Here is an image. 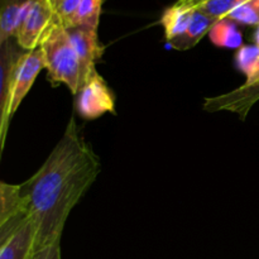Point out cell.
Segmentation results:
<instances>
[{"label": "cell", "mask_w": 259, "mask_h": 259, "mask_svg": "<svg viewBox=\"0 0 259 259\" xmlns=\"http://www.w3.org/2000/svg\"><path fill=\"white\" fill-rule=\"evenodd\" d=\"M29 259H61V240L37 248Z\"/></svg>", "instance_id": "20"}, {"label": "cell", "mask_w": 259, "mask_h": 259, "mask_svg": "<svg viewBox=\"0 0 259 259\" xmlns=\"http://www.w3.org/2000/svg\"><path fill=\"white\" fill-rule=\"evenodd\" d=\"M24 211L20 185L2 182L0 184V225Z\"/></svg>", "instance_id": "14"}, {"label": "cell", "mask_w": 259, "mask_h": 259, "mask_svg": "<svg viewBox=\"0 0 259 259\" xmlns=\"http://www.w3.org/2000/svg\"><path fill=\"white\" fill-rule=\"evenodd\" d=\"M227 18L238 24L259 25V0H248L233 10Z\"/></svg>", "instance_id": "18"}, {"label": "cell", "mask_w": 259, "mask_h": 259, "mask_svg": "<svg viewBox=\"0 0 259 259\" xmlns=\"http://www.w3.org/2000/svg\"><path fill=\"white\" fill-rule=\"evenodd\" d=\"M254 40H255V45L259 46V25L257 27V30H255V34H254Z\"/></svg>", "instance_id": "22"}, {"label": "cell", "mask_w": 259, "mask_h": 259, "mask_svg": "<svg viewBox=\"0 0 259 259\" xmlns=\"http://www.w3.org/2000/svg\"><path fill=\"white\" fill-rule=\"evenodd\" d=\"M48 78L52 83H65L72 94L81 89V65L67 29L55 18L39 43Z\"/></svg>", "instance_id": "2"}, {"label": "cell", "mask_w": 259, "mask_h": 259, "mask_svg": "<svg viewBox=\"0 0 259 259\" xmlns=\"http://www.w3.org/2000/svg\"><path fill=\"white\" fill-rule=\"evenodd\" d=\"M45 68V57H43V52L39 47L24 53L18 65L17 72H15L12 103H10V116L14 115L22 101L24 100L27 94L32 89L38 73Z\"/></svg>", "instance_id": "9"}, {"label": "cell", "mask_w": 259, "mask_h": 259, "mask_svg": "<svg viewBox=\"0 0 259 259\" xmlns=\"http://www.w3.org/2000/svg\"><path fill=\"white\" fill-rule=\"evenodd\" d=\"M259 101V81L252 85H244L229 93L205 99L202 109L209 113L230 111L239 115L240 120H245L250 109Z\"/></svg>", "instance_id": "7"}, {"label": "cell", "mask_w": 259, "mask_h": 259, "mask_svg": "<svg viewBox=\"0 0 259 259\" xmlns=\"http://www.w3.org/2000/svg\"><path fill=\"white\" fill-rule=\"evenodd\" d=\"M248 0H206L195 8H199L204 13L215 19H223L227 18L230 13Z\"/></svg>", "instance_id": "17"}, {"label": "cell", "mask_w": 259, "mask_h": 259, "mask_svg": "<svg viewBox=\"0 0 259 259\" xmlns=\"http://www.w3.org/2000/svg\"><path fill=\"white\" fill-rule=\"evenodd\" d=\"M68 35L75 47L81 65V86L96 72V62L101 58L104 47L98 38V30L81 27H67Z\"/></svg>", "instance_id": "8"}, {"label": "cell", "mask_w": 259, "mask_h": 259, "mask_svg": "<svg viewBox=\"0 0 259 259\" xmlns=\"http://www.w3.org/2000/svg\"><path fill=\"white\" fill-rule=\"evenodd\" d=\"M55 18L50 0H34L22 14L15 32L14 39L19 47L27 52L39 47L43 35Z\"/></svg>", "instance_id": "5"}, {"label": "cell", "mask_w": 259, "mask_h": 259, "mask_svg": "<svg viewBox=\"0 0 259 259\" xmlns=\"http://www.w3.org/2000/svg\"><path fill=\"white\" fill-rule=\"evenodd\" d=\"M194 12L195 8L185 5L180 2H177L176 4L164 10L163 15L161 18V23L163 25L167 42L180 37V35L186 32L187 27H189L190 22L192 19Z\"/></svg>", "instance_id": "11"}, {"label": "cell", "mask_w": 259, "mask_h": 259, "mask_svg": "<svg viewBox=\"0 0 259 259\" xmlns=\"http://www.w3.org/2000/svg\"><path fill=\"white\" fill-rule=\"evenodd\" d=\"M209 38L217 47L228 50H239L243 46V35L237 23L229 18L219 19L209 32Z\"/></svg>", "instance_id": "13"}, {"label": "cell", "mask_w": 259, "mask_h": 259, "mask_svg": "<svg viewBox=\"0 0 259 259\" xmlns=\"http://www.w3.org/2000/svg\"><path fill=\"white\" fill-rule=\"evenodd\" d=\"M27 51L13 39L0 45V149L4 151L10 124V103L18 65Z\"/></svg>", "instance_id": "4"}, {"label": "cell", "mask_w": 259, "mask_h": 259, "mask_svg": "<svg viewBox=\"0 0 259 259\" xmlns=\"http://www.w3.org/2000/svg\"><path fill=\"white\" fill-rule=\"evenodd\" d=\"M179 2L182 3V4H185V5H189V7L195 8V7H197V5L201 4V3L206 2V0H179Z\"/></svg>", "instance_id": "21"}, {"label": "cell", "mask_w": 259, "mask_h": 259, "mask_svg": "<svg viewBox=\"0 0 259 259\" xmlns=\"http://www.w3.org/2000/svg\"><path fill=\"white\" fill-rule=\"evenodd\" d=\"M37 229L27 211L0 225V259H29L35 250Z\"/></svg>", "instance_id": "3"}, {"label": "cell", "mask_w": 259, "mask_h": 259, "mask_svg": "<svg viewBox=\"0 0 259 259\" xmlns=\"http://www.w3.org/2000/svg\"><path fill=\"white\" fill-rule=\"evenodd\" d=\"M103 2L104 0H81L67 27H81L98 30Z\"/></svg>", "instance_id": "16"}, {"label": "cell", "mask_w": 259, "mask_h": 259, "mask_svg": "<svg viewBox=\"0 0 259 259\" xmlns=\"http://www.w3.org/2000/svg\"><path fill=\"white\" fill-rule=\"evenodd\" d=\"M76 110L85 120H95L106 113H115V98L98 71L76 94Z\"/></svg>", "instance_id": "6"}, {"label": "cell", "mask_w": 259, "mask_h": 259, "mask_svg": "<svg viewBox=\"0 0 259 259\" xmlns=\"http://www.w3.org/2000/svg\"><path fill=\"white\" fill-rule=\"evenodd\" d=\"M100 171V159L71 116L45 163L20 185L24 209L37 229L35 249L61 240L68 215Z\"/></svg>", "instance_id": "1"}, {"label": "cell", "mask_w": 259, "mask_h": 259, "mask_svg": "<svg viewBox=\"0 0 259 259\" xmlns=\"http://www.w3.org/2000/svg\"><path fill=\"white\" fill-rule=\"evenodd\" d=\"M235 65L247 77L244 85H252L259 81V46H242L235 53Z\"/></svg>", "instance_id": "15"}, {"label": "cell", "mask_w": 259, "mask_h": 259, "mask_svg": "<svg viewBox=\"0 0 259 259\" xmlns=\"http://www.w3.org/2000/svg\"><path fill=\"white\" fill-rule=\"evenodd\" d=\"M217 22L218 19L207 15L199 8H195L194 15H192V19L187 27L186 32L180 37L169 40L168 45L177 51L190 50V48L195 47L200 42V39H202L204 35L209 34L210 29Z\"/></svg>", "instance_id": "10"}, {"label": "cell", "mask_w": 259, "mask_h": 259, "mask_svg": "<svg viewBox=\"0 0 259 259\" xmlns=\"http://www.w3.org/2000/svg\"><path fill=\"white\" fill-rule=\"evenodd\" d=\"M51 5L55 12L56 19L67 27L68 23L72 19L73 14L77 10L78 5H80L81 0H50Z\"/></svg>", "instance_id": "19"}, {"label": "cell", "mask_w": 259, "mask_h": 259, "mask_svg": "<svg viewBox=\"0 0 259 259\" xmlns=\"http://www.w3.org/2000/svg\"><path fill=\"white\" fill-rule=\"evenodd\" d=\"M34 0H2L0 8V45L15 37L18 24L24 10Z\"/></svg>", "instance_id": "12"}]
</instances>
